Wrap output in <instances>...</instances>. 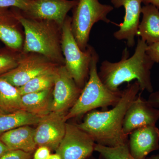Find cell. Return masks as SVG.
<instances>
[{"label": "cell", "instance_id": "6da1fadb", "mask_svg": "<svg viewBox=\"0 0 159 159\" xmlns=\"http://www.w3.org/2000/svg\"><path fill=\"white\" fill-rule=\"evenodd\" d=\"M140 90L137 80L129 84L123 90L120 101L111 109L91 111L82 122L76 125L89 134L98 145L116 147L127 144L129 136L123 133V120L129 107Z\"/></svg>", "mask_w": 159, "mask_h": 159}, {"label": "cell", "instance_id": "7a4b0ae2", "mask_svg": "<svg viewBox=\"0 0 159 159\" xmlns=\"http://www.w3.org/2000/svg\"><path fill=\"white\" fill-rule=\"evenodd\" d=\"M147 43L139 39L132 56L129 57L126 49L123 51L122 59L116 62L105 60L101 63L98 75L102 83L111 91L119 90V87L125 82L136 80L140 90L153 92L151 77V70L154 62L146 52Z\"/></svg>", "mask_w": 159, "mask_h": 159}, {"label": "cell", "instance_id": "3957f363", "mask_svg": "<svg viewBox=\"0 0 159 159\" xmlns=\"http://www.w3.org/2000/svg\"><path fill=\"white\" fill-rule=\"evenodd\" d=\"M12 8L24 30L22 52L42 54L58 65H65L61 47L62 26L54 21L26 17L19 9Z\"/></svg>", "mask_w": 159, "mask_h": 159}, {"label": "cell", "instance_id": "277c9868", "mask_svg": "<svg viewBox=\"0 0 159 159\" xmlns=\"http://www.w3.org/2000/svg\"><path fill=\"white\" fill-rule=\"evenodd\" d=\"M99 60V55L94 49L88 80L75 104L65 116L66 121L81 116L97 108L107 110L109 107H114L120 101L123 91L110 90L99 78L97 67Z\"/></svg>", "mask_w": 159, "mask_h": 159}, {"label": "cell", "instance_id": "5b68a950", "mask_svg": "<svg viewBox=\"0 0 159 159\" xmlns=\"http://www.w3.org/2000/svg\"><path fill=\"white\" fill-rule=\"evenodd\" d=\"M71 20L72 18L68 15L62 25L61 50L66 69L77 85L83 89L89 80L94 48L88 45L85 51L80 49L72 32Z\"/></svg>", "mask_w": 159, "mask_h": 159}, {"label": "cell", "instance_id": "8992f818", "mask_svg": "<svg viewBox=\"0 0 159 159\" xmlns=\"http://www.w3.org/2000/svg\"><path fill=\"white\" fill-rule=\"evenodd\" d=\"M114 9L110 5L99 2V0H79L72 9L71 29L78 46L85 51L88 46L91 29L94 24L102 21L109 24L112 23L107 18Z\"/></svg>", "mask_w": 159, "mask_h": 159}, {"label": "cell", "instance_id": "52a82bcc", "mask_svg": "<svg viewBox=\"0 0 159 159\" xmlns=\"http://www.w3.org/2000/svg\"><path fill=\"white\" fill-rule=\"evenodd\" d=\"M60 65L38 53H24L16 67L0 76L16 88L25 85L40 74L56 68Z\"/></svg>", "mask_w": 159, "mask_h": 159}, {"label": "cell", "instance_id": "ba28073f", "mask_svg": "<svg viewBox=\"0 0 159 159\" xmlns=\"http://www.w3.org/2000/svg\"><path fill=\"white\" fill-rule=\"evenodd\" d=\"M66 69L59 66L55 72L51 112L66 115L82 92Z\"/></svg>", "mask_w": 159, "mask_h": 159}, {"label": "cell", "instance_id": "9c48e42d", "mask_svg": "<svg viewBox=\"0 0 159 159\" xmlns=\"http://www.w3.org/2000/svg\"><path fill=\"white\" fill-rule=\"evenodd\" d=\"M96 142L76 124L66 123V131L56 153L62 159H86L94 151Z\"/></svg>", "mask_w": 159, "mask_h": 159}, {"label": "cell", "instance_id": "30bf717a", "mask_svg": "<svg viewBox=\"0 0 159 159\" xmlns=\"http://www.w3.org/2000/svg\"><path fill=\"white\" fill-rule=\"evenodd\" d=\"M79 0H29L27 8L21 13L35 19L50 20L59 25L63 24L69 11Z\"/></svg>", "mask_w": 159, "mask_h": 159}, {"label": "cell", "instance_id": "8fae6325", "mask_svg": "<svg viewBox=\"0 0 159 159\" xmlns=\"http://www.w3.org/2000/svg\"><path fill=\"white\" fill-rule=\"evenodd\" d=\"M65 115L51 112L42 117L34 132L37 147L44 146L56 151L64 136L66 121Z\"/></svg>", "mask_w": 159, "mask_h": 159}, {"label": "cell", "instance_id": "7c38bea8", "mask_svg": "<svg viewBox=\"0 0 159 159\" xmlns=\"http://www.w3.org/2000/svg\"><path fill=\"white\" fill-rule=\"evenodd\" d=\"M159 119V109L151 105L141 93L138 94L125 113L122 126L123 133L129 136L137 129L156 125Z\"/></svg>", "mask_w": 159, "mask_h": 159}, {"label": "cell", "instance_id": "4fadbf2b", "mask_svg": "<svg viewBox=\"0 0 159 159\" xmlns=\"http://www.w3.org/2000/svg\"><path fill=\"white\" fill-rule=\"evenodd\" d=\"M111 2L116 8L123 6L125 9L124 20L117 25L120 28L114 33V37L119 40H125L127 47H133L140 24L142 0H111Z\"/></svg>", "mask_w": 159, "mask_h": 159}, {"label": "cell", "instance_id": "5bb4252c", "mask_svg": "<svg viewBox=\"0 0 159 159\" xmlns=\"http://www.w3.org/2000/svg\"><path fill=\"white\" fill-rule=\"evenodd\" d=\"M129 136V152L134 159H147L149 153L159 149V129L156 125L137 129Z\"/></svg>", "mask_w": 159, "mask_h": 159}, {"label": "cell", "instance_id": "9a60e30c", "mask_svg": "<svg viewBox=\"0 0 159 159\" xmlns=\"http://www.w3.org/2000/svg\"><path fill=\"white\" fill-rule=\"evenodd\" d=\"M22 29L13 8L0 7V40L6 47L22 51L25 41Z\"/></svg>", "mask_w": 159, "mask_h": 159}, {"label": "cell", "instance_id": "2e32d148", "mask_svg": "<svg viewBox=\"0 0 159 159\" xmlns=\"http://www.w3.org/2000/svg\"><path fill=\"white\" fill-rule=\"evenodd\" d=\"M35 129L29 125L9 131L0 136V139L9 150H20L32 153L38 148L34 141Z\"/></svg>", "mask_w": 159, "mask_h": 159}, {"label": "cell", "instance_id": "e0dca14e", "mask_svg": "<svg viewBox=\"0 0 159 159\" xmlns=\"http://www.w3.org/2000/svg\"><path fill=\"white\" fill-rule=\"evenodd\" d=\"M142 21L138 34L141 39L149 45L159 42V9L152 4L142 7Z\"/></svg>", "mask_w": 159, "mask_h": 159}, {"label": "cell", "instance_id": "ac0fdd59", "mask_svg": "<svg viewBox=\"0 0 159 159\" xmlns=\"http://www.w3.org/2000/svg\"><path fill=\"white\" fill-rule=\"evenodd\" d=\"M53 89L52 88L22 95V110L40 117L50 113L51 112Z\"/></svg>", "mask_w": 159, "mask_h": 159}, {"label": "cell", "instance_id": "d6986e66", "mask_svg": "<svg viewBox=\"0 0 159 159\" xmlns=\"http://www.w3.org/2000/svg\"><path fill=\"white\" fill-rule=\"evenodd\" d=\"M22 110L21 95L18 88L0 78V113Z\"/></svg>", "mask_w": 159, "mask_h": 159}, {"label": "cell", "instance_id": "ffe728a7", "mask_svg": "<svg viewBox=\"0 0 159 159\" xmlns=\"http://www.w3.org/2000/svg\"><path fill=\"white\" fill-rule=\"evenodd\" d=\"M42 118L23 110L11 113H0V136L20 126L37 124Z\"/></svg>", "mask_w": 159, "mask_h": 159}, {"label": "cell", "instance_id": "44dd1931", "mask_svg": "<svg viewBox=\"0 0 159 159\" xmlns=\"http://www.w3.org/2000/svg\"><path fill=\"white\" fill-rule=\"evenodd\" d=\"M57 68L38 75L29 80L25 85L18 88L21 95L53 88Z\"/></svg>", "mask_w": 159, "mask_h": 159}, {"label": "cell", "instance_id": "7402d4cb", "mask_svg": "<svg viewBox=\"0 0 159 159\" xmlns=\"http://www.w3.org/2000/svg\"><path fill=\"white\" fill-rule=\"evenodd\" d=\"M94 151L99 154L100 159H135L129 152L128 143L116 147H109L96 144Z\"/></svg>", "mask_w": 159, "mask_h": 159}, {"label": "cell", "instance_id": "603a6c76", "mask_svg": "<svg viewBox=\"0 0 159 159\" xmlns=\"http://www.w3.org/2000/svg\"><path fill=\"white\" fill-rule=\"evenodd\" d=\"M22 52L6 48L0 50V76L16 67Z\"/></svg>", "mask_w": 159, "mask_h": 159}, {"label": "cell", "instance_id": "cb8c5ba5", "mask_svg": "<svg viewBox=\"0 0 159 159\" xmlns=\"http://www.w3.org/2000/svg\"><path fill=\"white\" fill-rule=\"evenodd\" d=\"M29 0H0L1 8H16L21 11L25 10Z\"/></svg>", "mask_w": 159, "mask_h": 159}, {"label": "cell", "instance_id": "d4e9b609", "mask_svg": "<svg viewBox=\"0 0 159 159\" xmlns=\"http://www.w3.org/2000/svg\"><path fill=\"white\" fill-rule=\"evenodd\" d=\"M31 153L20 150H10L3 154L0 159H31Z\"/></svg>", "mask_w": 159, "mask_h": 159}, {"label": "cell", "instance_id": "484cf974", "mask_svg": "<svg viewBox=\"0 0 159 159\" xmlns=\"http://www.w3.org/2000/svg\"><path fill=\"white\" fill-rule=\"evenodd\" d=\"M146 52L154 63H159V42L148 45Z\"/></svg>", "mask_w": 159, "mask_h": 159}, {"label": "cell", "instance_id": "4316f807", "mask_svg": "<svg viewBox=\"0 0 159 159\" xmlns=\"http://www.w3.org/2000/svg\"><path fill=\"white\" fill-rule=\"evenodd\" d=\"M50 149L44 146H39L35 150L33 159H48L51 155Z\"/></svg>", "mask_w": 159, "mask_h": 159}, {"label": "cell", "instance_id": "83f0119b", "mask_svg": "<svg viewBox=\"0 0 159 159\" xmlns=\"http://www.w3.org/2000/svg\"><path fill=\"white\" fill-rule=\"evenodd\" d=\"M147 101L153 107L159 108V91L151 93Z\"/></svg>", "mask_w": 159, "mask_h": 159}, {"label": "cell", "instance_id": "f1b7e54d", "mask_svg": "<svg viewBox=\"0 0 159 159\" xmlns=\"http://www.w3.org/2000/svg\"><path fill=\"white\" fill-rule=\"evenodd\" d=\"M9 150V148L0 139V157Z\"/></svg>", "mask_w": 159, "mask_h": 159}, {"label": "cell", "instance_id": "f546056e", "mask_svg": "<svg viewBox=\"0 0 159 159\" xmlns=\"http://www.w3.org/2000/svg\"><path fill=\"white\" fill-rule=\"evenodd\" d=\"M142 2L145 5L152 4L159 9V0H142Z\"/></svg>", "mask_w": 159, "mask_h": 159}, {"label": "cell", "instance_id": "4dcf8cb0", "mask_svg": "<svg viewBox=\"0 0 159 159\" xmlns=\"http://www.w3.org/2000/svg\"><path fill=\"white\" fill-rule=\"evenodd\" d=\"M48 159H62L61 157L58 154L56 153L50 155Z\"/></svg>", "mask_w": 159, "mask_h": 159}, {"label": "cell", "instance_id": "1f68e13d", "mask_svg": "<svg viewBox=\"0 0 159 159\" xmlns=\"http://www.w3.org/2000/svg\"><path fill=\"white\" fill-rule=\"evenodd\" d=\"M147 159H159V154L153 155L149 157H147Z\"/></svg>", "mask_w": 159, "mask_h": 159}]
</instances>
